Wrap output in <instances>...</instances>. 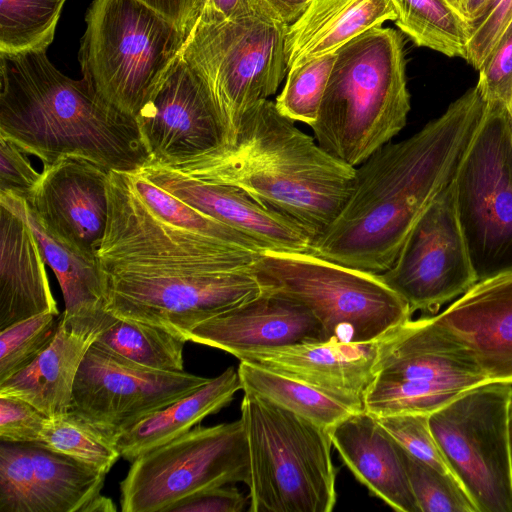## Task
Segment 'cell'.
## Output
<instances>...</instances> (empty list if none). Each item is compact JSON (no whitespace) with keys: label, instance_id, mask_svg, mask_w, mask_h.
<instances>
[{"label":"cell","instance_id":"1","mask_svg":"<svg viewBox=\"0 0 512 512\" xmlns=\"http://www.w3.org/2000/svg\"><path fill=\"white\" fill-rule=\"evenodd\" d=\"M260 254L157 216L129 178L108 188V219L96 257L106 309L186 340L201 322L261 293Z\"/></svg>","mask_w":512,"mask_h":512},{"label":"cell","instance_id":"2","mask_svg":"<svg viewBox=\"0 0 512 512\" xmlns=\"http://www.w3.org/2000/svg\"><path fill=\"white\" fill-rule=\"evenodd\" d=\"M486 110L475 85L418 132L355 167L348 199L310 254L375 274L388 270L416 222L454 180Z\"/></svg>","mask_w":512,"mask_h":512},{"label":"cell","instance_id":"3","mask_svg":"<svg viewBox=\"0 0 512 512\" xmlns=\"http://www.w3.org/2000/svg\"><path fill=\"white\" fill-rule=\"evenodd\" d=\"M0 88V137L43 167L79 157L134 173L151 162L136 119L60 72L46 50L0 52Z\"/></svg>","mask_w":512,"mask_h":512},{"label":"cell","instance_id":"4","mask_svg":"<svg viewBox=\"0 0 512 512\" xmlns=\"http://www.w3.org/2000/svg\"><path fill=\"white\" fill-rule=\"evenodd\" d=\"M170 169L238 187L298 222L313 240L338 215L355 181V167L321 148L269 99L246 111L228 144Z\"/></svg>","mask_w":512,"mask_h":512},{"label":"cell","instance_id":"5","mask_svg":"<svg viewBox=\"0 0 512 512\" xmlns=\"http://www.w3.org/2000/svg\"><path fill=\"white\" fill-rule=\"evenodd\" d=\"M310 126L321 148L357 167L405 127L411 109L402 35L372 28L341 47Z\"/></svg>","mask_w":512,"mask_h":512},{"label":"cell","instance_id":"6","mask_svg":"<svg viewBox=\"0 0 512 512\" xmlns=\"http://www.w3.org/2000/svg\"><path fill=\"white\" fill-rule=\"evenodd\" d=\"M240 418L249 452V511L331 512L338 468L330 430L250 392Z\"/></svg>","mask_w":512,"mask_h":512},{"label":"cell","instance_id":"7","mask_svg":"<svg viewBox=\"0 0 512 512\" xmlns=\"http://www.w3.org/2000/svg\"><path fill=\"white\" fill-rule=\"evenodd\" d=\"M251 272L261 291L305 306L318 320L323 341H377L411 319L408 304L379 274L310 253L264 251Z\"/></svg>","mask_w":512,"mask_h":512},{"label":"cell","instance_id":"8","mask_svg":"<svg viewBox=\"0 0 512 512\" xmlns=\"http://www.w3.org/2000/svg\"><path fill=\"white\" fill-rule=\"evenodd\" d=\"M85 21L79 53L83 78L136 119L181 53L184 35L141 0H93Z\"/></svg>","mask_w":512,"mask_h":512},{"label":"cell","instance_id":"9","mask_svg":"<svg viewBox=\"0 0 512 512\" xmlns=\"http://www.w3.org/2000/svg\"><path fill=\"white\" fill-rule=\"evenodd\" d=\"M288 26L252 0L233 18L197 21L187 36L181 55L211 96L229 142L246 111L275 94L288 72Z\"/></svg>","mask_w":512,"mask_h":512},{"label":"cell","instance_id":"10","mask_svg":"<svg viewBox=\"0 0 512 512\" xmlns=\"http://www.w3.org/2000/svg\"><path fill=\"white\" fill-rule=\"evenodd\" d=\"M453 188L477 282L512 273V120L505 103L487 102Z\"/></svg>","mask_w":512,"mask_h":512},{"label":"cell","instance_id":"11","mask_svg":"<svg viewBox=\"0 0 512 512\" xmlns=\"http://www.w3.org/2000/svg\"><path fill=\"white\" fill-rule=\"evenodd\" d=\"M512 384L472 388L429 414L441 455L478 512H512Z\"/></svg>","mask_w":512,"mask_h":512},{"label":"cell","instance_id":"12","mask_svg":"<svg viewBox=\"0 0 512 512\" xmlns=\"http://www.w3.org/2000/svg\"><path fill=\"white\" fill-rule=\"evenodd\" d=\"M490 383L431 320H408L382 341L364 411L374 417L431 414L462 393Z\"/></svg>","mask_w":512,"mask_h":512},{"label":"cell","instance_id":"13","mask_svg":"<svg viewBox=\"0 0 512 512\" xmlns=\"http://www.w3.org/2000/svg\"><path fill=\"white\" fill-rule=\"evenodd\" d=\"M249 452L240 419L196 425L176 439L131 462L120 483L123 512H166L198 492L247 483Z\"/></svg>","mask_w":512,"mask_h":512},{"label":"cell","instance_id":"14","mask_svg":"<svg viewBox=\"0 0 512 512\" xmlns=\"http://www.w3.org/2000/svg\"><path fill=\"white\" fill-rule=\"evenodd\" d=\"M209 379L148 368L94 341L77 372L69 411L115 437Z\"/></svg>","mask_w":512,"mask_h":512},{"label":"cell","instance_id":"15","mask_svg":"<svg viewBox=\"0 0 512 512\" xmlns=\"http://www.w3.org/2000/svg\"><path fill=\"white\" fill-rule=\"evenodd\" d=\"M379 275L412 314L436 313L477 283L456 213L453 181L416 222L393 265Z\"/></svg>","mask_w":512,"mask_h":512},{"label":"cell","instance_id":"16","mask_svg":"<svg viewBox=\"0 0 512 512\" xmlns=\"http://www.w3.org/2000/svg\"><path fill=\"white\" fill-rule=\"evenodd\" d=\"M150 164L176 168L229 142L205 86L181 53L136 117Z\"/></svg>","mask_w":512,"mask_h":512},{"label":"cell","instance_id":"17","mask_svg":"<svg viewBox=\"0 0 512 512\" xmlns=\"http://www.w3.org/2000/svg\"><path fill=\"white\" fill-rule=\"evenodd\" d=\"M106 473L36 443L0 442V512H84Z\"/></svg>","mask_w":512,"mask_h":512},{"label":"cell","instance_id":"18","mask_svg":"<svg viewBox=\"0 0 512 512\" xmlns=\"http://www.w3.org/2000/svg\"><path fill=\"white\" fill-rule=\"evenodd\" d=\"M107 169L79 157L43 167L27 202L43 225L80 251L96 256L108 219Z\"/></svg>","mask_w":512,"mask_h":512},{"label":"cell","instance_id":"19","mask_svg":"<svg viewBox=\"0 0 512 512\" xmlns=\"http://www.w3.org/2000/svg\"><path fill=\"white\" fill-rule=\"evenodd\" d=\"M194 209L234 228L266 251L311 253L313 238L290 217L265 207L242 189L149 164L138 171Z\"/></svg>","mask_w":512,"mask_h":512},{"label":"cell","instance_id":"20","mask_svg":"<svg viewBox=\"0 0 512 512\" xmlns=\"http://www.w3.org/2000/svg\"><path fill=\"white\" fill-rule=\"evenodd\" d=\"M430 318L488 382L512 384V273L475 283Z\"/></svg>","mask_w":512,"mask_h":512},{"label":"cell","instance_id":"21","mask_svg":"<svg viewBox=\"0 0 512 512\" xmlns=\"http://www.w3.org/2000/svg\"><path fill=\"white\" fill-rule=\"evenodd\" d=\"M385 337L367 343L306 342L254 350L236 358L302 381L358 412L364 410V396Z\"/></svg>","mask_w":512,"mask_h":512},{"label":"cell","instance_id":"22","mask_svg":"<svg viewBox=\"0 0 512 512\" xmlns=\"http://www.w3.org/2000/svg\"><path fill=\"white\" fill-rule=\"evenodd\" d=\"M187 341L233 356L272 347L323 341L322 328L302 304L261 291L251 300L196 325Z\"/></svg>","mask_w":512,"mask_h":512},{"label":"cell","instance_id":"23","mask_svg":"<svg viewBox=\"0 0 512 512\" xmlns=\"http://www.w3.org/2000/svg\"><path fill=\"white\" fill-rule=\"evenodd\" d=\"M0 255V331L37 314H60L21 200L8 194H0Z\"/></svg>","mask_w":512,"mask_h":512},{"label":"cell","instance_id":"24","mask_svg":"<svg viewBox=\"0 0 512 512\" xmlns=\"http://www.w3.org/2000/svg\"><path fill=\"white\" fill-rule=\"evenodd\" d=\"M345 465L368 490L399 512H420L400 447L377 419L362 410L330 430Z\"/></svg>","mask_w":512,"mask_h":512},{"label":"cell","instance_id":"25","mask_svg":"<svg viewBox=\"0 0 512 512\" xmlns=\"http://www.w3.org/2000/svg\"><path fill=\"white\" fill-rule=\"evenodd\" d=\"M396 19L392 0H313L287 28L288 71L336 53L362 33Z\"/></svg>","mask_w":512,"mask_h":512},{"label":"cell","instance_id":"26","mask_svg":"<svg viewBox=\"0 0 512 512\" xmlns=\"http://www.w3.org/2000/svg\"><path fill=\"white\" fill-rule=\"evenodd\" d=\"M96 339L95 335L67 328L61 320L50 345L26 367L0 382V397L25 400L46 417L67 413L80 364Z\"/></svg>","mask_w":512,"mask_h":512},{"label":"cell","instance_id":"27","mask_svg":"<svg viewBox=\"0 0 512 512\" xmlns=\"http://www.w3.org/2000/svg\"><path fill=\"white\" fill-rule=\"evenodd\" d=\"M242 390L238 370L228 367L196 391L142 418L114 437L122 458L133 462L191 430L228 405Z\"/></svg>","mask_w":512,"mask_h":512},{"label":"cell","instance_id":"28","mask_svg":"<svg viewBox=\"0 0 512 512\" xmlns=\"http://www.w3.org/2000/svg\"><path fill=\"white\" fill-rule=\"evenodd\" d=\"M237 370L244 392L267 399L327 430L357 412L311 385L253 363L240 361Z\"/></svg>","mask_w":512,"mask_h":512},{"label":"cell","instance_id":"29","mask_svg":"<svg viewBox=\"0 0 512 512\" xmlns=\"http://www.w3.org/2000/svg\"><path fill=\"white\" fill-rule=\"evenodd\" d=\"M395 24L418 47L465 60L469 31L446 0H392Z\"/></svg>","mask_w":512,"mask_h":512},{"label":"cell","instance_id":"30","mask_svg":"<svg viewBox=\"0 0 512 512\" xmlns=\"http://www.w3.org/2000/svg\"><path fill=\"white\" fill-rule=\"evenodd\" d=\"M95 341L139 365L185 371L183 352L187 341L161 327L117 318Z\"/></svg>","mask_w":512,"mask_h":512},{"label":"cell","instance_id":"31","mask_svg":"<svg viewBox=\"0 0 512 512\" xmlns=\"http://www.w3.org/2000/svg\"><path fill=\"white\" fill-rule=\"evenodd\" d=\"M36 444L106 474L121 457L113 436L71 411L48 417Z\"/></svg>","mask_w":512,"mask_h":512},{"label":"cell","instance_id":"32","mask_svg":"<svg viewBox=\"0 0 512 512\" xmlns=\"http://www.w3.org/2000/svg\"><path fill=\"white\" fill-rule=\"evenodd\" d=\"M65 0H0V52L47 50Z\"/></svg>","mask_w":512,"mask_h":512},{"label":"cell","instance_id":"33","mask_svg":"<svg viewBox=\"0 0 512 512\" xmlns=\"http://www.w3.org/2000/svg\"><path fill=\"white\" fill-rule=\"evenodd\" d=\"M129 175L146 205L168 223L256 254L266 251L255 240L177 199L140 172L129 173Z\"/></svg>","mask_w":512,"mask_h":512},{"label":"cell","instance_id":"34","mask_svg":"<svg viewBox=\"0 0 512 512\" xmlns=\"http://www.w3.org/2000/svg\"><path fill=\"white\" fill-rule=\"evenodd\" d=\"M400 452L420 512H478L451 472L437 469L401 447Z\"/></svg>","mask_w":512,"mask_h":512},{"label":"cell","instance_id":"35","mask_svg":"<svg viewBox=\"0 0 512 512\" xmlns=\"http://www.w3.org/2000/svg\"><path fill=\"white\" fill-rule=\"evenodd\" d=\"M337 53L315 58L288 71L287 80L275 105L293 121L311 126L317 119Z\"/></svg>","mask_w":512,"mask_h":512},{"label":"cell","instance_id":"36","mask_svg":"<svg viewBox=\"0 0 512 512\" xmlns=\"http://www.w3.org/2000/svg\"><path fill=\"white\" fill-rule=\"evenodd\" d=\"M61 316L41 313L0 331V382L26 367L50 345Z\"/></svg>","mask_w":512,"mask_h":512},{"label":"cell","instance_id":"37","mask_svg":"<svg viewBox=\"0 0 512 512\" xmlns=\"http://www.w3.org/2000/svg\"><path fill=\"white\" fill-rule=\"evenodd\" d=\"M393 440L413 457L450 472L429 425V414L399 413L375 417Z\"/></svg>","mask_w":512,"mask_h":512},{"label":"cell","instance_id":"38","mask_svg":"<svg viewBox=\"0 0 512 512\" xmlns=\"http://www.w3.org/2000/svg\"><path fill=\"white\" fill-rule=\"evenodd\" d=\"M478 72L476 86L485 100L501 101L509 107L512 98V20Z\"/></svg>","mask_w":512,"mask_h":512},{"label":"cell","instance_id":"39","mask_svg":"<svg viewBox=\"0 0 512 512\" xmlns=\"http://www.w3.org/2000/svg\"><path fill=\"white\" fill-rule=\"evenodd\" d=\"M512 20V0H488L471 29L466 62L479 70Z\"/></svg>","mask_w":512,"mask_h":512},{"label":"cell","instance_id":"40","mask_svg":"<svg viewBox=\"0 0 512 512\" xmlns=\"http://www.w3.org/2000/svg\"><path fill=\"white\" fill-rule=\"evenodd\" d=\"M42 172H37L26 153L9 139L0 137V194L29 202L37 189Z\"/></svg>","mask_w":512,"mask_h":512},{"label":"cell","instance_id":"41","mask_svg":"<svg viewBox=\"0 0 512 512\" xmlns=\"http://www.w3.org/2000/svg\"><path fill=\"white\" fill-rule=\"evenodd\" d=\"M47 418L25 400L0 397V441L38 443Z\"/></svg>","mask_w":512,"mask_h":512},{"label":"cell","instance_id":"42","mask_svg":"<svg viewBox=\"0 0 512 512\" xmlns=\"http://www.w3.org/2000/svg\"><path fill=\"white\" fill-rule=\"evenodd\" d=\"M247 504L249 496H244L236 488L220 486L182 499L166 512H241Z\"/></svg>","mask_w":512,"mask_h":512},{"label":"cell","instance_id":"43","mask_svg":"<svg viewBox=\"0 0 512 512\" xmlns=\"http://www.w3.org/2000/svg\"><path fill=\"white\" fill-rule=\"evenodd\" d=\"M168 18L185 40L200 14L202 0H141Z\"/></svg>","mask_w":512,"mask_h":512},{"label":"cell","instance_id":"44","mask_svg":"<svg viewBox=\"0 0 512 512\" xmlns=\"http://www.w3.org/2000/svg\"><path fill=\"white\" fill-rule=\"evenodd\" d=\"M251 2L252 0H202L196 22H217L233 18L245 12Z\"/></svg>","mask_w":512,"mask_h":512},{"label":"cell","instance_id":"45","mask_svg":"<svg viewBox=\"0 0 512 512\" xmlns=\"http://www.w3.org/2000/svg\"><path fill=\"white\" fill-rule=\"evenodd\" d=\"M313 0H256L275 19L290 25L297 20Z\"/></svg>","mask_w":512,"mask_h":512},{"label":"cell","instance_id":"46","mask_svg":"<svg viewBox=\"0 0 512 512\" xmlns=\"http://www.w3.org/2000/svg\"><path fill=\"white\" fill-rule=\"evenodd\" d=\"M487 1L488 0H446L450 7L466 24L469 35L472 27L479 19Z\"/></svg>","mask_w":512,"mask_h":512},{"label":"cell","instance_id":"47","mask_svg":"<svg viewBox=\"0 0 512 512\" xmlns=\"http://www.w3.org/2000/svg\"><path fill=\"white\" fill-rule=\"evenodd\" d=\"M117 507L114 502L101 494L95 497L84 509V512H107L116 511Z\"/></svg>","mask_w":512,"mask_h":512},{"label":"cell","instance_id":"48","mask_svg":"<svg viewBox=\"0 0 512 512\" xmlns=\"http://www.w3.org/2000/svg\"><path fill=\"white\" fill-rule=\"evenodd\" d=\"M509 433H510V446H511V458H512V407L509 417Z\"/></svg>","mask_w":512,"mask_h":512},{"label":"cell","instance_id":"49","mask_svg":"<svg viewBox=\"0 0 512 512\" xmlns=\"http://www.w3.org/2000/svg\"><path fill=\"white\" fill-rule=\"evenodd\" d=\"M508 108H509V112H510L511 120H512V98H511V102H510V105Z\"/></svg>","mask_w":512,"mask_h":512}]
</instances>
